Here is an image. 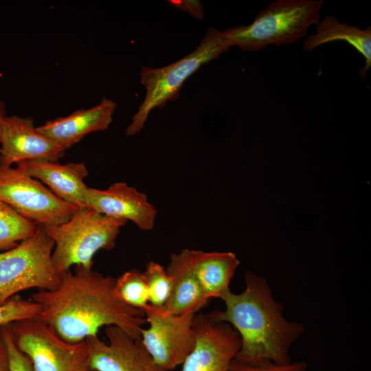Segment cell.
Segmentation results:
<instances>
[{"instance_id":"9c48e42d","label":"cell","mask_w":371,"mask_h":371,"mask_svg":"<svg viewBox=\"0 0 371 371\" xmlns=\"http://www.w3.org/2000/svg\"><path fill=\"white\" fill-rule=\"evenodd\" d=\"M144 313L148 327L142 329L141 342L146 351L168 371L182 365L195 345L194 319L197 313L169 314L150 304Z\"/></svg>"},{"instance_id":"9a60e30c","label":"cell","mask_w":371,"mask_h":371,"mask_svg":"<svg viewBox=\"0 0 371 371\" xmlns=\"http://www.w3.org/2000/svg\"><path fill=\"white\" fill-rule=\"evenodd\" d=\"M116 108L115 102L102 98L93 107L47 120L36 130L67 150L88 134L106 130Z\"/></svg>"},{"instance_id":"484cf974","label":"cell","mask_w":371,"mask_h":371,"mask_svg":"<svg viewBox=\"0 0 371 371\" xmlns=\"http://www.w3.org/2000/svg\"><path fill=\"white\" fill-rule=\"evenodd\" d=\"M0 371H9V358L7 348L0 333Z\"/></svg>"},{"instance_id":"ba28073f","label":"cell","mask_w":371,"mask_h":371,"mask_svg":"<svg viewBox=\"0 0 371 371\" xmlns=\"http://www.w3.org/2000/svg\"><path fill=\"white\" fill-rule=\"evenodd\" d=\"M0 201L41 226L64 223L78 210L17 167L0 166Z\"/></svg>"},{"instance_id":"4316f807","label":"cell","mask_w":371,"mask_h":371,"mask_svg":"<svg viewBox=\"0 0 371 371\" xmlns=\"http://www.w3.org/2000/svg\"><path fill=\"white\" fill-rule=\"evenodd\" d=\"M6 116V108L5 102L0 99V136L1 133L2 124Z\"/></svg>"},{"instance_id":"7402d4cb","label":"cell","mask_w":371,"mask_h":371,"mask_svg":"<svg viewBox=\"0 0 371 371\" xmlns=\"http://www.w3.org/2000/svg\"><path fill=\"white\" fill-rule=\"evenodd\" d=\"M39 310V305L33 300L14 296L0 305V326L35 318Z\"/></svg>"},{"instance_id":"d4e9b609","label":"cell","mask_w":371,"mask_h":371,"mask_svg":"<svg viewBox=\"0 0 371 371\" xmlns=\"http://www.w3.org/2000/svg\"><path fill=\"white\" fill-rule=\"evenodd\" d=\"M169 3L173 6L188 12L199 20L203 17V7L200 1L172 0Z\"/></svg>"},{"instance_id":"5bb4252c","label":"cell","mask_w":371,"mask_h":371,"mask_svg":"<svg viewBox=\"0 0 371 371\" xmlns=\"http://www.w3.org/2000/svg\"><path fill=\"white\" fill-rule=\"evenodd\" d=\"M16 167L45 184L63 201L77 209H88L86 201L88 186L84 183L88 170L84 162L60 164L58 161L32 160L19 162Z\"/></svg>"},{"instance_id":"44dd1931","label":"cell","mask_w":371,"mask_h":371,"mask_svg":"<svg viewBox=\"0 0 371 371\" xmlns=\"http://www.w3.org/2000/svg\"><path fill=\"white\" fill-rule=\"evenodd\" d=\"M148 291L149 304L162 308L167 302L171 292L172 282L166 269L159 263L148 262L144 271Z\"/></svg>"},{"instance_id":"cb8c5ba5","label":"cell","mask_w":371,"mask_h":371,"mask_svg":"<svg viewBox=\"0 0 371 371\" xmlns=\"http://www.w3.org/2000/svg\"><path fill=\"white\" fill-rule=\"evenodd\" d=\"M228 371H307V366L304 361L290 362L285 364L267 362L260 365H252L234 359Z\"/></svg>"},{"instance_id":"e0dca14e","label":"cell","mask_w":371,"mask_h":371,"mask_svg":"<svg viewBox=\"0 0 371 371\" xmlns=\"http://www.w3.org/2000/svg\"><path fill=\"white\" fill-rule=\"evenodd\" d=\"M194 273L205 297L221 298L229 290V284L240 262L231 251H211L188 249Z\"/></svg>"},{"instance_id":"ac0fdd59","label":"cell","mask_w":371,"mask_h":371,"mask_svg":"<svg viewBox=\"0 0 371 371\" xmlns=\"http://www.w3.org/2000/svg\"><path fill=\"white\" fill-rule=\"evenodd\" d=\"M335 41H344L353 47L365 59L359 74L365 79L371 66V28L364 30L346 23H340L333 15L328 14L317 24L315 33L306 37L303 49L311 52L317 47Z\"/></svg>"},{"instance_id":"2e32d148","label":"cell","mask_w":371,"mask_h":371,"mask_svg":"<svg viewBox=\"0 0 371 371\" xmlns=\"http://www.w3.org/2000/svg\"><path fill=\"white\" fill-rule=\"evenodd\" d=\"M170 277L172 288L170 297L161 309L166 313L177 315L187 311L198 313L207 300L194 273L188 249L173 253L166 269Z\"/></svg>"},{"instance_id":"d6986e66","label":"cell","mask_w":371,"mask_h":371,"mask_svg":"<svg viewBox=\"0 0 371 371\" xmlns=\"http://www.w3.org/2000/svg\"><path fill=\"white\" fill-rule=\"evenodd\" d=\"M38 226L0 201V252L16 247L34 235Z\"/></svg>"},{"instance_id":"603a6c76","label":"cell","mask_w":371,"mask_h":371,"mask_svg":"<svg viewBox=\"0 0 371 371\" xmlns=\"http://www.w3.org/2000/svg\"><path fill=\"white\" fill-rule=\"evenodd\" d=\"M0 333L8 350L9 371H34L29 358L22 353L14 343L7 325L0 326Z\"/></svg>"},{"instance_id":"52a82bcc","label":"cell","mask_w":371,"mask_h":371,"mask_svg":"<svg viewBox=\"0 0 371 371\" xmlns=\"http://www.w3.org/2000/svg\"><path fill=\"white\" fill-rule=\"evenodd\" d=\"M17 348L34 371H91L86 341L69 343L36 318L7 324Z\"/></svg>"},{"instance_id":"5b68a950","label":"cell","mask_w":371,"mask_h":371,"mask_svg":"<svg viewBox=\"0 0 371 371\" xmlns=\"http://www.w3.org/2000/svg\"><path fill=\"white\" fill-rule=\"evenodd\" d=\"M323 5L322 0H278L260 11L251 24L225 30L232 46L244 51L289 45L318 23Z\"/></svg>"},{"instance_id":"8fae6325","label":"cell","mask_w":371,"mask_h":371,"mask_svg":"<svg viewBox=\"0 0 371 371\" xmlns=\"http://www.w3.org/2000/svg\"><path fill=\"white\" fill-rule=\"evenodd\" d=\"M106 341L98 335L85 339L90 366L95 371H168L153 360L142 345L119 327H105Z\"/></svg>"},{"instance_id":"83f0119b","label":"cell","mask_w":371,"mask_h":371,"mask_svg":"<svg viewBox=\"0 0 371 371\" xmlns=\"http://www.w3.org/2000/svg\"><path fill=\"white\" fill-rule=\"evenodd\" d=\"M91 371H95V370H91Z\"/></svg>"},{"instance_id":"7c38bea8","label":"cell","mask_w":371,"mask_h":371,"mask_svg":"<svg viewBox=\"0 0 371 371\" xmlns=\"http://www.w3.org/2000/svg\"><path fill=\"white\" fill-rule=\"evenodd\" d=\"M65 150L38 132L32 117H5L0 136V166L11 167L24 161H58Z\"/></svg>"},{"instance_id":"ffe728a7","label":"cell","mask_w":371,"mask_h":371,"mask_svg":"<svg viewBox=\"0 0 371 371\" xmlns=\"http://www.w3.org/2000/svg\"><path fill=\"white\" fill-rule=\"evenodd\" d=\"M115 293L122 302L143 312L149 304L144 272L137 269L128 270L115 279Z\"/></svg>"},{"instance_id":"277c9868","label":"cell","mask_w":371,"mask_h":371,"mask_svg":"<svg viewBox=\"0 0 371 371\" xmlns=\"http://www.w3.org/2000/svg\"><path fill=\"white\" fill-rule=\"evenodd\" d=\"M126 223L86 208L77 210L64 223L42 226L54 243L52 258L56 272L62 276L73 265L92 269L95 254L112 249Z\"/></svg>"},{"instance_id":"6da1fadb","label":"cell","mask_w":371,"mask_h":371,"mask_svg":"<svg viewBox=\"0 0 371 371\" xmlns=\"http://www.w3.org/2000/svg\"><path fill=\"white\" fill-rule=\"evenodd\" d=\"M115 279L76 266L62 276L56 289L32 294V300L40 306L35 318L69 343L96 336L101 328L110 326L141 340L145 314L116 296Z\"/></svg>"},{"instance_id":"30bf717a","label":"cell","mask_w":371,"mask_h":371,"mask_svg":"<svg viewBox=\"0 0 371 371\" xmlns=\"http://www.w3.org/2000/svg\"><path fill=\"white\" fill-rule=\"evenodd\" d=\"M194 330L195 345L183 362L181 371H228L240 346L237 331L226 322L198 313Z\"/></svg>"},{"instance_id":"7a4b0ae2","label":"cell","mask_w":371,"mask_h":371,"mask_svg":"<svg viewBox=\"0 0 371 371\" xmlns=\"http://www.w3.org/2000/svg\"><path fill=\"white\" fill-rule=\"evenodd\" d=\"M245 281L242 293L229 289L222 295L225 310L208 315L215 321L230 324L238 333L240 346L236 360L252 365L291 362L289 348L302 334L303 325L284 319L282 304L273 299L263 278L247 271Z\"/></svg>"},{"instance_id":"8992f818","label":"cell","mask_w":371,"mask_h":371,"mask_svg":"<svg viewBox=\"0 0 371 371\" xmlns=\"http://www.w3.org/2000/svg\"><path fill=\"white\" fill-rule=\"evenodd\" d=\"M54 243L39 225L34 235L0 252V305L22 291L56 289L61 277L52 262Z\"/></svg>"},{"instance_id":"3957f363","label":"cell","mask_w":371,"mask_h":371,"mask_svg":"<svg viewBox=\"0 0 371 371\" xmlns=\"http://www.w3.org/2000/svg\"><path fill=\"white\" fill-rule=\"evenodd\" d=\"M232 47L226 30L210 27L199 46L181 59L163 67H143L140 82L146 89L142 104L125 130L133 136L143 128L150 111L175 100L184 82L203 65L217 58Z\"/></svg>"},{"instance_id":"4fadbf2b","label":"cell","mask_w":371,"mask_h":371,"mask_svg":"<svg viewBox=\"0 0 371 371\" xmlns=\"http://www.w3.org/2000/svg\"><path fill=\"white\" fill-rule=\"evenodd\" d=\"M88 209L102 215L132 221L142 231L151 230L157 211L148 196L125 182H116L106 190L88 187L86 192Z\"/></svg>"}]
</instances>
